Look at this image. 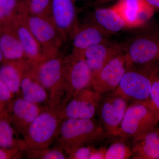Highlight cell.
Masks as SVG:
<instances>
[{
  "instance_id": "6da1fadb",
  "label": "cell",
  "mask_w": 159,
  "mask_h": 159,
  "mask_svg": "<svg viewBox=\"0 0 159 159\" xmlns=\"http://www.w3.org/2000/svg\"><path fill=\"white\" fill-rule=\"evenodd\" d=\"M108 138L99 121L91 119H66L61 124L56 146L68 156L77 148L92 145Z\"/></svg>"
},
{
  "instance_id": "7a4b0ae2",
  "label": "cell",
  "mask_w": 159,
  "mask_h": 159,
  "mask_svg": "<svg viewBox=\"0 0 159 159\" xmlns=\"http://www.w3.org/2000/svg\"><path fill=\"white\" fill-rule=\"evenodd\" d=\"M31 69L48 92V106L60 111L66 101L65 57L59 54L39 62L31 63Z\"/></svg>"
},
{
  "instance_id": "3957f363",
  "label": "cell",
  "mask_w": 159,
  "mask_h": 159,
  "mask_svg": "<svg viewBox=\"0 0 159 159\" xmlns=\"http://www.w3.org/2000/svg\"><path fill=\"white\" fill-rule=\"evenodd\" d=\"M158 61L127 69L115 91L129 103H148L153 80L159 72Z\"/></svg>"
},
{
  "instance_id": "277c9868",
  "label": "cell",
  "mask_w": 159,
  "mask_h": 159,
  "mask_svg": "<svg viewBox=\"0 0 159 159\" xmlns=\"http://www.w3.org/2000/svg\"><path fill=\"white\" fill-rule=\"evenodd\" d=\"M63 120L60 111L44 107L23 137L26 150L51 147L56 141Z\"/></svg>"
},
{
  "instance_id": "5b68a950",
  "label": "cell",
  "mask_w": 159,
  "mask_h": 159,
  "mask_svg": "<svg viewBox=\"0 0 159 159\" xmlns=\"http://www.w3.org/2000/svg\"><path fill=\"white\" fill-rule=\"evenodd\" d=\"M122 44L127 69L158 61L159 29L147 30L137 33Z\"/></svg>"
},
{
  "instance_id": "8992f818",
  "label": "cell",
  "mask_w": 159,
  "mask_h": 159,
  "mask_svg": "<svg viewBox=\"0 0 159 159\" xmlns=\"http://www.w3.org/2000/svg\"><path fill=\"white\" fill-rule=\"evenodd\" d=\"M129 102L115 91L101 94L97 115L108 138L119 136V129Z\"/></svg>"
},
{
  "instance_id": "52a82bcc",
  "label": "cell",
  "mask_w": 159,
  "mask_h": 159,
  "mask_svg": "<svg viewBox=\"0 0 159 159\" xmlns=\"http://www.w3.org/2000/svg\"><path fill=\"white\" fill-rule=\"evenodd\" d=\"M159 115L148 103H129L119 129V136L130 139L156 126Z\"/></svg>"
},
{
  "instance_id": "ba28073f",
  "label": "cell",
  "mask_w": 159,
  "mask_h": 159,
  "mask_svg": "<svg viewBox=\"0 0 159 159\" xmlns=\"http://www.w3.org/2000/svg\"><path fill=\"white\" fill-rule=\"evenodd\" d=\"M26 22L40 46L44 59L59 54L64 40L50 16L31 15L27 10Z\"/></svg>"
},
{
  "instance_id": "9c48e42d",
  "label": "cell",
  "mask_w": 159,
  "mask_h": 159,
  "mask_svg": "<svg viewBox=\"0 0 159 159\" xmlns=\"http://www.w3.org/2000/svg\"><path fill=\"white\" fill-rule=\"evenodd\" d=\"M92 71L82 53L73 51L65 57V104L74 94L92 87Z\"/></svg>"
},
{
  "instance_id": "30bf717a",
  "label": "cell",
  "mask_w": 159,
  "mask_h": 159,
  "mask_svg": "<svg viewBox=\"0 0 159 159\" xmlns=\"http://www.w3.org/2000/svg\"><path fill=\"white\" fill-rule=\"evenodd\" d=\"M101 95L92 87L76 93L61 110L63 120L93 119Z\"/></svg>"
},
{
  "instance_id": "8fae6325",
  "label": "cell",
  "mask_w": 159,
  "mask_h": 159,
  "mask_svg": "<svg viewBox=\"0 0 159 159\" xmlns=\"http://www.w3.org/2000/svg\"><path fill=\"white\" fill-rule=\"evenodd\" d=\"M127 70V63L122 51L93 74L92 87L100 94L113 92L118 88Z\"/></svg>"
},
{
  "instance_id": "7c38bea8",
  "label": "cell",
  "mask_w": 159,
  "mask_h": 159,
  "mask_svg": "<svg viewBox=\"0 0 159 159\" xmlns=\"http://www.w3.org/2000/svg\"><path fill=\"white\" fill-rule=\"evenodd\" d=\"M27 10L28 4L22 3L19 10L10 20V22L24 48L28 60L31 63H36L45 58L40 46L26 22L25 15Z\"/></svg>"
},
{
  "instance_id": "4fadbf2b",
  "label": "cell",
  "mask_w": 159,
  "mask_h": 159,
  "mask_svg": "<svg viewBox=\"0 0 159 159\" xmlns=\"http://www.w3.org/2000/svg\"><path fill=\"white\" fill-rule=\"evenodd\" d=\"M92 19V22L109 35L136 27L125 16L123 0L112 7L95 9Z\"/></svg>"
},
{
  "instance_id": "5bb4252c",
  "label": "cell",
  "mask_w": 159,
  "mask_h": 159,
  "mask_svg": "<svg viewBox=\"0 0 159 159\" xmlns=\"http://www.w3.org/2000/svg\"><path fill=\"white\" fill-rule=\"evenodd\" d=\"M44 107L29 102L18 96L8 102L6 109L15 129L23 138L29 125Z\"/></svg>"
},
{
  "instance_id": "9a60e30c",
  "label": "cell",
  "mask_w": 159,
  "mask_h": 159,
  "mask_svg": "<svg viewBox=\"0 0 159 159\" xmlns=\"http://www.w3.org/2000/svg\"><path fill=\"white\" fill-rule=\"evenodd\" d=\"M50 17L64 41L72 38L78 27L76 8L72 0H52Z\"/></svg>"
},
{
  "instance_id": "2e32d148",
  "label": "cell",
  "mask_w": 159,
  "mask_h": 159,
  "mask_svg": "<svg viewBox=\"0 0 159 159\" xmlns=\"http://www.w3.org/2000/svg\"><path fill=\"white\" fill-rule=\"evenodd\" d=\"M0 50L4 62L26 64L29 61L10 21L0 24Z\"/></svg>"
},
{
  "instance_id": "e0dca14e",
  "label": "cell",
  "mask_w": 159,
  "mask_h": 159,
  "mask_svg": "<svg viewBox=\"0 0 159 159\" xmlns=\"http://www.w3.org/2000/svg\"><path fill=\"white\" fill-rule=\"evenodd\" d=\"M122 51V43L108 40L90 47L82 54L93 74Z\"/></svg>"
},
{
  "instance_id": "ac0fdd59",
  "label": "cell",
  "mask_w": 159,
  "mask_h": 159,
  "mask_svg": "<svg viewBox=\"0 0 159 159\" xmlns=\"http://www.w3.org/2000/svg\"><path fill=\"white\" fill-rule=\"evenodd\" d=\"M134 159H159V129L152 127L130 139Z\"/></svg>"
},
{
  "instance_id": "d6986e66",
  "label": "cell",
  "mask_w": 159,
  "mask_h": 159,
  "mask_svg": "<svg viewBox=\"0 0 159 159\" xmlns=\"http://www.w3.org/2000/svg\"><path fill=\"white\" fill-rule=\"evenodd\" d=\"M109 36L93 22L78 26L71 38L73 51L82 53L90 47L108 40Z\"/></svg>"
},
{
  "instance_id": "ffe728a7",
  "label": "cell",
  "mask_w": 159,
  "mask_h": 159,
  "mask_svg": "<svg viewBox=\"0 0 159 159\" xmlns=\"http://www.w3.org/2000/svg\"><path fill=\"white\" fill-rule=\"evenodd\" d=\"M20 96L27 101L38 105H48V92L31 71L29 63L23 72L21 81Z\"/></svg>"
},
{
  "instance_id": "44dd1931",
  "label": "cell",
  "mask_w": 159,
  "mask_h": 159,
  "mask_svg": "<svg viewBox=\"0 0 159 159\" xmlns=\"http://www.w3.org/2000/svg\"><path fill=\"white\" fill-rule=\"evenodd\" d=\"M19 135L12 125L6 107L0 108V147L25 151V143Z\"/></svg>"
},
{
  "instance_id": "7402d4cb",
  "label": "cell",
  "mask_w": 159,
  "mask_h": 159,
  "mask_svg": "<svg viewBox=\"0 0 159 159\" xmlns=\"http://www.w3.org/2000/svg\"><path fill=\"white\" fill-rule=\"evenodd\" d=\"M26 64L3 62L0 66V80L15 96H20V84Z\"/></svg>"
},
{
  "instance_id": "603a6c76",
  "label": "cell",
  "mask_w": 159,
  "mask_h": 159,
  "mask_svg": "<svg viewBox=\"0 0 159 159\" xmlns=\"http://www.w3.org/2000/svg\"><path fill=\"white\" fill-rule=\"evenodd\" d=\"M117 140L113 142L107 148L104 159H129L132 158V152L130 139L117 137Z\"/></svg>"
},
{
  "instance_id": "cb8c5ba5",
  "label": "cell",
  "mask_w": 159,
  "mask_h": 159,
  "mask_svg": "<svg viewBox=\"0 0 159 159\" xmlns=\"http://www.w3.org/2000/svg\"><path fill=\"white\" fill-rule=\"evenodd\" d=\"M28 159H65L68 158L67 154L58 146L54 147L28 149L25 151Z\"/></svg>"
},
{
  "instance_id": "d4e9b609",
  "label": "cell",
  "mask_w": 159,
  "mask_h": 159,
  "mask_svg": "<svg viewBox=\"0 0 159 159\" xmlns=\"http://www.w3.org/2000/svg\"><path fill=\"white\" fill-rule=\"evenodd\" d=\"M21 3L19 0H0V23L9 21L17 13Z\"/></svg>"
},
{
  "instance_id": "484cf974",
  "label": "cell",
  "mask_w": 159,
  "mask_h": 159,
  "mask_svg": "<svg viewBox=\"0 0 159 159\" xmlns=\"http://www.w3.org/2000/svg\"><path fill=\"white\" fill-rule=\"evenodd\" d=\"M52 0H29L28 10L31 15L50 16Z\"/></svg>"
},
{
  "instance_id": "4316f807",
  "label": "cell",
  "mask_w": 159,
  "mask_h": 159,
  "mask_svg": "<svg viewBox=\"0 0 159 159\" xmlns=\"http://www.w3.org/2000/svg\"><path fill=\"white\" fill-rule=\"evenodd\" d=\"M148 103L159 115V72L153 80Z\"/></svg>"
},
{
  "instance_id": "83f0119b",
  "label": "cell",
  "mask_w": 159,
  "mask_h": 159,
  "mask_svg": "<svg viewBox=\"0 0 159 159\" xmlns=\"http://www.w3.org/2000/svg\"><path fill=\"white\" fill-rule=\"evenodd\" d=\"M95 148L92 145L82 146L70 154L67 159H90Z\"/></svg>"
},
{
  "instance_id": "f1b7e54d",
  "label": "cell",
  "mask_w": 159,
  "mask_h": 159,
  "mask_svg": "<svg viewBox=\"0 0 159 159\" xmlns=\"http://www.w3.org/2000/svg\"><path fill=\"white\" fill-rule=\"evenodd\" d=\"M15 97L6 84L0 80V108L6 107L7 103Z\"/></svg>"
},
{
  "instance_id": "f546056e",
  "label": "cell",
  "mask_w": 159,
  "mask_h": 159,
  "mask_svg": "<svg viewBox=\"0 0 159 159\" xmlns=\"http://www.w3.org/2000/svg\"><path fill=\"white\" fill-rule=\"evenodd\" d=\"M25 151L15 149H6L0 147V159H20Z\"/></svg>"
},
{
  "instance_id": "4dcf8cb0",
  "label": "cell",
  "mask_w": 159,
  "mask_h": 159,
  "mask_svg": "<svg viewBox=\"0 0 159 159\" xmlns=\"http://www.w3.org/2000/svg\"><path fill=\"white\" fill-rule=\"evenodd\" d=\"M107 148L101 147L97 149L95 148L90 159H104Z\"/></svg>"
},
{
  "instance_id": "1f68e13d",
  "label": "cell",
  "mask_w": 159,
  "mask_h": 159,
  "mask_svg": "<svg viewBox=\"0 0 159 159\" xmlns=\"http://www.w3.org/2000/svg\"><path fill=\"white\" fill-rule=\"evenodd\" d=\"M152 9L159 10V0H143Z\"/></svg>"
},
{
  "instance_id": "d6a6232c",
  "label": "cell",
  "mask_w": 159,
  "mask_h": 159,
  "mask_svg": "<svg viewBox=\"0 0 159 159\" xmlns=\"http://www.w3.org/2000/svg\"><path fill=\"white\" fill-rule=\"evenodd\" d=\"M4 59L3 57V54H2V51L0 50V64L2 62H4Z\"/></svg>"
},
{
  "instance_id": "836d02e7",
  "label": "cell",
  "mask_w": 159,
  "mask_h": 159,
  "mask_svg": "<svg viewBox=\"0 0 159 159\" xmlns=\"http://www.w3.org/2000/svg\"><path fill=\"white\" fill-rule=\"evenodd\" d=\"M29 0H22V2H26L28 3L29 2Z\"/></svg>"
},
{
  "instance_id": "e575fe53",
  "label": "cell",
  "mask_w": 159,
  "mask_h": 159,
  "mask_svg": "<svg viewBox=\"0 0 159 159\" xmlns=\"http://www.w3.org/2000/svg\"><path fill=\"white\" fill-rule=\"evenodd\" d=\"M158 61H159V59H158Z\"/></svg>"
}]
</instances>
